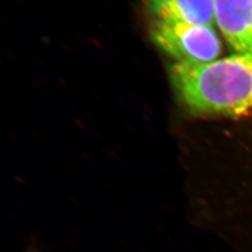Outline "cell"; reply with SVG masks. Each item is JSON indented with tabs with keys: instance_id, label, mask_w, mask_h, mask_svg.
Instances as JSON below:
<instances>
[{
	"instance_id": "7a4b0ae2",
	"label": "cell",
	"mask_w": 252,
	"mask_h": 252,
	"mask_svg": "<svg viewBox=\"0 0 252 252\" xmlns=\"http://www.w3.org/2000/svg\"><path fill=\"white\" fill-rule=\"evenodd\" d=\"M150 32L153 42L177 63H209L221 52V42L213 27L153 19Z\"/></svg>"
},
{
	"instance_id": "6da1fadb",
	"label": "cell",
	"mask_w": 252,
	"mask_h": 252,
	"mask_svg": "<svg viewBox=\"0 0 252 252\" xmlns=\"http://www.w3.org/2000/svg\"><path fill=\"white\" fill-rule=\"evenodd\" d=\"M170 78L181 102L193 113L235 117L252 110V55L175 63Z\"/></svg>"
},
{
	"instance_id": "3957f363",
	"label": "cell",
	"mask_w": 252,
	"mask_h": 252,
	"mask_svg": "<svg viewBox=\"0 0 252 252\" xmlns=\"http://www.w3.org/2000/svg\"><path fill=\"white\" fill-rule=\"evenodd\" d=\"M215 21L236 54L252 55V0H214Z\"/></svg>"
},
{
	"instance_id": "277c9868",
	"label": "cell",
	"mask_w": 252,
	"mask_h": 252,
	"mask_svg": "<svg viewBox=\"0 0 252 252\" xmlns=\"http://www.w3.org/2000/svg\"><path fill=\"white\" fill-rule=\"evenodd\" d=\"M153 19L214 27V0H144Z\"/></svg>"
}]
</instances>
